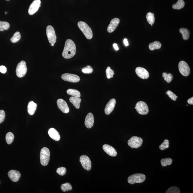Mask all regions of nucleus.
I'll return each mask as SVG.
<instances>
[{
    "label": "nucleus",
    "instance_id": "1",
    "mask_svg": "<svg viewBox=\"0 0 193 193\" xmlns=\"http://www.w3.org/2000/svg\"><path fill=\"white\" fill-rule=\"evenodd\" d=\"M76 52V46L72 40L68 39L65 42L62 56L65 59L71 58L75 56Z\"/></svg>",
    "mask_w": 193,
    "mask_h": 193
},
{
    "label": "nucleus",
    "instance_id": "2",
    "mask_svg": "<svg viewBox=\"0 0 193 193\" xmlns=\"http://www.w3.org/2000/svg\"><path fill=\"white\" fill-rule=\"evenodd\" d=\"M78 26L79 28L83 33L87 39H90L92 38L93 36L92 31L87 23L84 22H79Z\"/></svg>",
    "mask_w": 193,
    "mask_h": 193
},
{
    "label": "nucleus",
    "instance_id": "3",
    "mask_svg": "<svg viewBox=\"0 0 193 193\" xmlns=\"http://www.w3.org/2000/svg\"><path fill=\"white\" fill-rule=\"evenodd\" d=\"M50 151L48 148L46 147L42 148L40 154L41 164L44 166L47 165L50 161Z\"/></svg>",
    "mask_w": 193,
    "mask_h": 193
},
{
    "label": "nucleus",
    "instance_id": "4",
    "mask_svg": "<svg viewBox=\"0 0 193 193\" xmlns=\"http://www.w3.org/2000/svg\"><path fill=\"white\" fill-rule=\"evenodd\" d=\"M145 175L142 173H136L131 175L128 179V182L130 184L141 183L145 180Z\"/></svg>",
    "mask_w": 193,
    "mask_h": 193
},
{
    "label": "nucleus",
    "instance_id": "5",
    "mask_svg": "<svg viewBox=\"0 0 193 193\" xmlns=\"http://www.w3.org/2000/svg\"><path fill=\"white\" fill-rule=\"evenodd\" d=\"M27 72L26 62L21 61L18 64L16 69V74L18 77L22 78L24 76Z\"/></svg>",
    "mask_w": 193,
    "mask_h": 193
},
{
    "label": "nucleus",
    "instance_id": "6",
    "mask_svg": "<svg viewBox=\"0 0 193 193\" xmlns=\"http://www.w3.org/2000/svg\"><path fill=\"white\" fill-rule=\"evenodd\" d=\"M135 108L136 109L138 113L140 115H147L149 112L147 105L145 102L141 101L137 103Z\"/></svg>",
    "mask_w": 193,
    "mask_h": 193
},
{
    "label": "nucleus",
    "instance_id": "7",
    "mask_svg": "<svg viewBox=\"0 0 193 193\" xmlns=\"http://www.w3.org/2000/svg\"><path fill=\"white\" fill-rule=\"evenodd\" d=\"M46 34L50 43L51 44L55 43L57 39V37L56 35L55 31L52 26L49 25L47 27Z\"/></svg>",
    "mask_w": 193,
    "mask_h": 193
},
{
    "label": "nucleus",
    "instance_id": "8",
    "mask_svg": "<svg viewBox=\"0 0 193 193\" xmlns=\"http://www.w3.org/2000/svg\"><path fill=\"white\" fill-rule=\"evenodd\" d=\"M143 143V139L140 137L137 136H133L129 139L128 144L132 148H137L142 145Z\"/></svg>",
    "mask_w": 193,
    "mask_h": 193
},
{
    "label": "nucleus",
    "instance_id": "9",
    "mask_svg": "<svg viewBox=\"0 0 193 193\" xmlns=\"http://www.w3.org/2000/svg\"><path fill=\"white\" fill-rule=\"evenodd\" d=\"M179 72L184 76L187 77L189 75L190 69L188 63L184 61H181L179 64Z\"/></svg>",
    "mask_w": 193,
    "mask_h": 193
},
{
    "label": "nucleus",
    "instance_id": "10",
    "mask_svg": "<svg viewBox=\"0 0 193 193\" xmlns=\"http://www.w3.org/2000/svg\"><path fill=\"white\" fill-rule=\"evenodd\" d=\"M61 78L64 81L72 83H77L80 81L79 77L75 74L65 73L62 75Z\"/></svg>",
    "mask_w": 193,
    "mask_h": 193
},
{
    "label": "nucleus",
    "instance_id": "11",
    "mask_svg": "<svg viewBox=\"0 0 193 193\" xmlns=\"http://www.w3.org/2000/svg\"><path fill=\"white\" fill-rule=\"evenodd\" d=\"M80 162L84 169L90 171L91 169V162L90 158L86 155H82L80 157Z\"/></svg>",
    "mask_w": 193,
    "mask_h": 193
},
{
    "label": "nucleus",
    "instance_id": "12",
    "mask_svg": "<svg viewBox=\"0 0 193 193\" xmlns=\"http://www.w3.org/2000/svg\"><path fill=\"white\" fill-rule=\"evenodd\" d=\"M41 0H35L31 4L29 7V13L30 15H32L38 11L41 6Z\"/></svg>",
    "mask_w": 193,
    "mask_h": 193
},
{
    "label": "nucleus",
    "instance_id": "13",
    "mask_svg": "<svg viewBox=\"0 0 193 193\" xmlns=\"http://www.w3.org/2000/svg\"><path fill=\"white\" fill-rule=\"evenodd\" d=\"M58 108L62 112L65 113H67L69 112V109L67 104L65 100L62 99H59L57 101Z\"/></svg>",
    "mask_w": 193,
    "mask_h": 193
},
{
    "label": "nucleus",
    "instance_id": "14",
    "mask_svg": "<svg viewBox=\"0 0 193 193\" xmlns=\"http://www.w3.org/2000/svg\"><path fill=\"white\" fill-rule=\"evenodd\" d=\"M135 71L137 75L141 78L146 79L149 78V73L144 68L141 67H137L136 68Z\"/></svg>",
    "mask_w": 193,
    "mask_h": 193
},
{
    "label": "nucleus",
    "instance_id": "15",
    "mask_svg": "<svg viewBox=\"0 0 193 193\" xmlns=\"http://www.w3.org/2000/svg\"><path fill=\"white\" fill-rule=\"evenodd\" d=\"M116 101L115 99H112L107 103L105 109V114L109 115L113 111L115 107Z\"/></svg>",
    "mask_w": 193,
    "mask_h": 193
},
{
    "label": "nucleus",
    "instance_id": "16",
    "mask_svg": "<svg viewBox=\"0 0 193 193\" xmlns=\"http://www.w3.org/2000/svg\"><path fill=\"white\" fill-rule=\"evenodd\" d=\"M8 176L10 179L14 182L18 181L21 176L20 172L15 170L10 171L8 173Z\"/></svg>",
    "mask_w": 193,
    "mask_h": 193
},
{
    "label": "nucleus",
    "instance_id": "17",
    "mask_svg": "<svg viewBox=\"0 0 193 193\" xmlns=\"http://www.w3.org/2000/svg\"><path fill=\"white\" fill-rule=\"evenodd\" d=\"M120 20L118 18H114L111 20L110 23L109 24V26L107 28V31L109 33H111L114 32L116 29L117 26H118L119 24Z\"/></svg>",
    "mask_w": 193,
    "mask_h": 193
},
{
    "label": "nucleus",
    "instance_id": "18",
    "mask_svg": "<svg viewBox=\"0 0 193 193\" xmlns=\"http://www.w3.org/2000/svg\"><path fill=\"white\" fill-rule=\"evenodd\" d=\"M103 149L105 152L110 156L112 157H115L117 155L116 151L113 147L108 145H103Z\"/></svg>",
    "mask_w": 193,
    "mask_h": 193
},
{
    "label": "nucleus",
    "instance_id": "19",
    "mask_svg": "<svg viewBox=\"0 0 193 193\" xmlns=\"http://www.w3.org/2000/svg\"><path fill=\"white\" fill-rule=\"evenodd\" d=\"M94 122V116L91 113L87 114L85 120V124L87 128H90L93 127Z\"/></svg>",
    "mask_w": 193,
    "mask_h": 193
},
{
    "label": "nucleus",
    "instance_id": "20",
    "mask_svg": "<svg viewBox=\"0 0 193 193\" xmlns=\"http://www.w3.org/2000/svg\"><path fill=\"white\" fill-rule=\"evenodd\" d=\"M49 136L51 139L55 141H58L60 140V137L58 132L54 128H50L48 131Z\"/></svg>",
    "mask_w": 193,
    "mask_h": 193
},
{
    "label": "nucleus",
    "instance_id": "21",
    "mask_svg": "<svg viewBox=\"0 0 193 193\" xmlns=\"http://www.w3.org/2000/svg\"><path fill=\"white\" fill-rule=\"evenodd\" d=\"M81 100V99H80V97H75V96H71L69 99L70 102L77 109L80 108Z\"/></svg>",
    "mask_w": 193,
    "mask_h": 193
},
{
    "label": "nucleus",
    "instance_id": "22",
    "mask_svg": "<svg viewBox=\"0 0 193 193\" xmlns=\"http://www.w3.org/2000/svg\"><path fill=\"white\" fill-rule=\"evenodd\" d=\"M37 105L33 101L30 102L28 106V111L29 115H33L36 111Z\"/></svg>",
    "mask_w": 193,
    "mask_h": 193
},
{
    "label": "nucleus",
    "instance_id": "23",
    "mask_svg": "<svg viewBox=\"0 0 193 193\" xmlns=\"http://www.w3.org/2000/svg\"><path fill=\"white\" fill-rule=\"evenodd\" d=\"M179 32L182 34V38L185 40H187L189 38L190 33L189 30L185 28H182L179 29Z\"/></svg>",
    "mask_w": 193,
    "mask_h": 193
},
{
    "label": "nucleus",
    "instance_id": "24",
    "mask_svg": "<svg viewBox=\"0 0 193 193\" xmlns=\"http://www.w3.org/2000/svg\"><path fill=\"white\" fill-rule=\"evenodd\" d=\"M161 43L158 41H155L151 43L149 45L150 50H158L161 48Z\"/></svg>",
    "mask_w": 193,
    "mask_h": 193
},
{
    "label": "nucleus",
    "instance_id": "25",
    "mask_svg": "<svg viewBox=\"0 0 193 193\" xmlns=\"http://www.w3.org/2000/svg\"><path fill=\"white\" fill-rule=\"evenodd\" d=\"M67 92L68 94L75 97H80L81 93L78 90L75 89H69L67 90Z\"/></svg>",
    "mask_w": 193,
    "mask_h": 193
},
{
    "label": "nucleus",
    "instance_id": "26",
    "mask_svg": "<svg viewBox=\"0 0 193 193\" xmlns=\"http://www.w3.org/2000/svg\"><path fill=\"white\" fill-rule=\"evenodd\" d=\"M185 4L183 0H179L176 4H173V8L175 10H180L183 8Z\"/></svg>",
    "mask_w": 193,
    "mask_h": 193
},
{
    "label": "nucleus",
    "instance_id": "27",
    "mask_svg": "<svg viewBox=\"0 0 193 193\" xmlns=\"http://www.w3.org/2000/svg\"><path fill=\"white\" fill-rule=\"evenodd\" d=\"M146 18L148 23L152 26L155 21V18L154 14L151 12H149L147 14Z\"/></svg>",
    "mask_w": 193,
    "mask_h": 193
},
{
    "label": "nucleus",
    "instance_id": "28",
    "mask_svg": "<svg viewBox=\"0 0 193 193\" xmlns=\"http://www.w3.org/2000/svg\"><path fill=\"white\" fill-rule=\"evenodd\" d=\"M14 136L12 133L11 132H9L6 135V141L7 144L8 145L11 144L14 141Z\"/></svg>",
    "mask_w": 193,
    "mask_h": 193
},
{
    "label": "nucleus",
    "instance_id": "29",
    "mask_svg": "<svg viewBox=\"0 0 193 193\" xmlns=\"http://www.w3.org/2000/svg\"><path fill=\"white\" fill-rule=\"evenodd\" d=\"M173 162V160L170 158H163L161 160V163L162 166L166 167L167 165H170Z\"/></svg>",
    "mask_w": 193,
    "mask_h": 193
},
{
    "label": "nucleus",
    "instance_id": "30",
    "mask_svg": "<svg viewBox=\"0 0 193 193\" xmlns=\"http://www.w3.org/2000/svg\"><path fill=\"white\" fill-rule=\"evenodd\" d=\"M61 189L63 192L71 191L72 189V185L69 183H66L62 184L61 186Z\"/></svg>",
    "mask_w": 193,
    "mask_h": 193
},
{
    "label": "nucleus",
    "instance_id": "31",
    "mask_svg": "<svg viewBox=\"0 0 193 193\" xmlns=\"http://www.w3.org/2000/svg\"><path fill=\"white\" fill-rule=\"evenodd\" d=\"M162 77L164 78V81L168 83L171 82L173 78V75L171 74H167V73L165 72L163 73Z\"/></svg>",
    "mask_w": 193,
    "mask_h": 193
},
{
    "label": "nucleus",
    "instance_id": "32",
    "mask_svg": "<svg viewBox=\"0 0 193 193\" xmlns=\"http://www.w3.org/2000/svg\"><path fill=\"white\" fill-rule=\"evenodd\" d=\"M10 27V24L7 22L0 21V31L7 30Z\"/></svg>",
    "mask_w": 193,
    "mask_h": 193
},
{
    "label": "nucleus",
    "instance_id": "33",
    "mask_svg": "<svg viewBox=\"0 0 193 193\" xmlns=\"http://www.w3.org/2000/svg\"><path fill=\"white\" fill-rule=\"evenodd\" d=\"M21 38L20 32H17L15 33L10 39V41L13 43H15L18 41Z\"/></svg>",
    "mask_w": 193,
    "mask_h": 193
},
{
    "label": "nucleus",
    "instance_id": "34",
    "mask_svg": "<svg viewBox=\"0 0 193 193\" xmlns=\"http://www.w3.org/2000/svg\"><path fill=\"white\" fill-rule=\"evenodd\" d=\"M106 74L107 78L110 79L111 78H113V75H115V72L109 67H108L106 70Z\"/></svg>",
    "mask_w": 193,
    "mask_h": 193
},
{
    "label": "nucleus",
    "instance_id": "35",
    "mask_svg": "<svg viewBox=\"0 0 193 193\" xmlns=\"http://www.w3.org/2000/svg\"><path fill=\"white\" fill-rule=\"evenodd\" d=\"M180 192L179 188L176 186L170 187L166 192V193H180Z\"/></svg>",
    "mask_w": 193,
    "mask_h": 193
},
{
    "label": "nucleus",
    "instance_id": "36",
    "mask_svg": "<svg viewBox=\"0 0 193 193\" xmlns=\"http://www.w3.org/2000/svg\"><path fill=\"white\" fill-rule=\"evenodd\" d=\"M169 147V141L167 139L164 140L162 144L160 145V149L161 150H164Z\"/></svg>",
    "mask_w": 193,
    "mask_h": 193
},
{
    "label": "nucleus",
    "instance_id": "37",
    "mask_svg": "<svg viewBox=\"0 0 193 193\" xmlns=\"http://www.w3.org/2000/svg\"><path fill=\"white\" fill-rule=\"evenodd\" d=\"M93 69L91 66H87L85 67L82 68V71L84 74H90L93 72Z\"/></svg>",
    "mask_w": 193,
    "mask_h": 193
},
{
    "label": "nucleus",
    "instance_id": "38",
    "mask_svg": "<svg viewBox=\"0 0 193 193\" xmlns=\"http://www.w3.org/2000/svg\"><path fill=\"white\" fill-rule=\"evenodd\" d=\"M166 94H167L169 97L173 101H176L177 99L178 98V96L170 90H168L166 92Z\"/></svg>",
    "mask_w": 193,
    "mask_h": 193
},
{
    "label": "nucleus",
    "instance_id": "39",
    "mask_svg": "<svg viewBox=\"0 0 193 193\" xmlns=\"http://www.w3.org/2000/svg\"><path fill=\"white\" fill-rule=\"evenodd\" d=\"M66 168L63 167L58 168L57 170V173L60 176H63L66 174Z\"/></svg>",
    "mask_w": 193,
    "mask_h": 193
},
{
    "label": "nucleus",
    "instance_id": "40",
    "mask_svg": "<svg viewBox=\"0 0 193 193\" xmlns=\"http://www.w3.org/2000/svg\"><path fill=\"white\" fill-rule=\"evenodd\" d=\"M5 117V112L3 110H0V124L4 121Z\"/></svg>",
    "mask_w": 193,
    "mask_h": 193
},
{
    "label": "nucleus",
    "instance_id": "41",
    "mask_svg": "<svg viewBox=\"0 0 193 193\" xmlns=\"http://www.w3.org/2000/svg\"><path fill=\"white\" fill-rule=\"evenodd\" d=\"M7 68L5 66H0V72L2 73H5L7 72Z\"/></svg>",
    "mask_w": 193,
    "mask_h": 193
},
{
    "label": "nucleus",
    "instance_id": "42",
    "mask_svg": "<svg viewBox=\"0 0 193 193\" xmlns=\"http://www.w3.org/2000/svg\"><path fill=\"white\" fill-rule=\"evenodd\" d=\"M188 104L190 105H193V97H192L188 99Z\"/></svg>",
    "mask_w": 193,
    "mask_h": 193
},
{
    "label": "nucleus",
    "instance_id": "43",
    "mask_svg": "<svg viewBox=\"0 0 193 193\" xmlns=\"http://www.w3.org/2000/svg\"><path fill=\"white\" fill-rule=\"evenodd\" d=\"M124 42L125 45L127 46H128L129 45L128 41L127 39H124Z\"/></svg>",
    "mask_w": 193,
    "mask_h": 193
},
{
    "label": "nucleus",
    "instance_id": "44",
    "mask_svg": "<svg viewBox=\"0 0 193 193\" xmlns=\"http://www.w3.org/2000/svg\"><path fill=\"white\" fill-rule=\"evenodd\" d=\"M113 47L115 49V50H119V48L118 47V46H117V44H116V43H114L113 44Z\"/></svg>",
    "mask_w": 193,
    "mask_h": 193
},
{
    "label": "nucleus",
    "instance_id": "45",
    "mask_svg": "<svg viewBox=\"0 0 193 193\" xmlns=\"http://www.w3.org/2000/svg\"><path fill=\"white\" fill-rule=\"evenodd\" d=\"M51 46H54V44H51Z\"/></svg>",
    "mask_w": 193,
    "mask_h": 193
},
{
    "label": "nucleus",
    "instance_id": "46",
    "mask_svg": "<svg viewBox=\"0 0 193 193\" xmlns=\"http://www.w3.org/2000/svg\"><path fill=\"white\" fill-rule=\"evenodd\" d=\"M7 12H5V14H7Z\"/></svg>",
    "mask_w": 193,
    "mask_h": 193
},
{
    "label": "nucleus",
    "instance_id": "47",
    "mask_svg": "<svg viewBox=\"0 0 193 193\" xmlns=\"http://www.w3.org/2000/svg\"><path fill=\"white\" fill-rule=\"evenodd\" d=\"M7 1H9V0H7Z\"/></svg>",
    "mask_w": 193,
    "mask_h": 193
},
{
    "label": "nucleus",
    "instance_id": "48",
    "mask_svg": "<svg viewBox=\"0 0 193 193\" xmlns=\"http://www.w3.org/2000/svg\"><path fill=\"white\" fill-rule=\"evenodd\" d=\"M0 183H1V182H0Z\"/></svg>",
    "mask_w": 193,
    "mask_h": 193
}]
</instances>
